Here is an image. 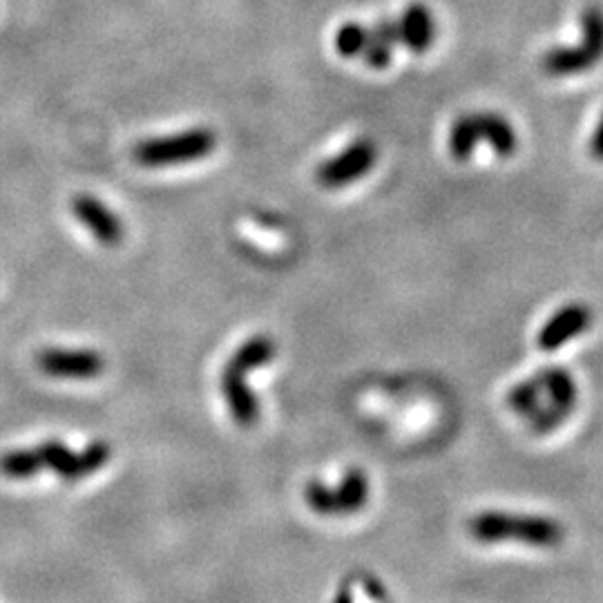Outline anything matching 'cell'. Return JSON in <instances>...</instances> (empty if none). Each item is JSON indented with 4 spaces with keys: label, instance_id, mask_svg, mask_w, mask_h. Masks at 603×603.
I'll return each mask as SVG.
<instances>
[{
    "label": "cell",
    "instance_id": "1",
    "mask_svg": "<svg viewBox=\"0 0 603 603\" xmlns=\"http://www.w3.org/2000/svg\"><path fill=\"white\" fill-rule=\"evenodd\" d=\"M579 387L563 367H548L507 391V407L519 416L530 432L545 436L559 429L577 407Z\"/></svg>",
    "mask_w": 603,
    "mask_h": 603
},
{
    "label": "cell",
    "instance_id": "2",
    "mask_svg": "<svg viewBox=\"0 0 603 603\" xmlns=\"http://www.w3.org/2000/svg\"><path fill=\"white\" fill-rule=\"evenodd\" d=\"M467 534L476 543H523L528 548L552 550L566 541V528L550 516L487 510L467 521Z\"/></svg>",
    "mask_w": 603,
    "mask_h": 603
},
{
    "label": "cell",
    "instance_id": "3",
    "mask_svg": "<svg viewBox=\"0 0 603 603\" xmlns=\"http://www.w3.org/2000/svg\"><path fill=\"white\" fill-rule=\"evenodd\" d=\"M483 141L499 157H512L519 148V134L510 119L499 112L478 110L465 112L452 123L447 134L449 155L458 161H467Z\"/></svg>",
    "mask_w": 603,
    "mask_h": 603
},
{
    "label": "cell",
    "instance_id": "4",
    "mask_svg": "<svg viewBox=\"0 0 603 603\" xmlns=\"http://www.w3.org/2000/svg\"><path fill=\"white\" fill-rule=\"evenodd\" d=\"M603 59V9L588 7L581 14V36L574 45H557L541 56V70L552 79L588 72Z\"/></svg>",
    "mask_w": 603,
    "mask_h": 603
},
{
    "label": "cell",
    "instance_id": "5",
    "mask_svg": "<svg viewBox=\"0 0 603 603\" xmlns=\"http://www.w3.org/2000/svg\"><path fill=\"white\" fill-rule=\"evenodd\" d=\"M396 47H400V36L396 18L378 21L376 25L347 23L335 34V50L344 59H358L371 70H385L394 61Z\"/></svg>",
    "mask_w": 603,
    "mask_h": 603
},
{
    "label": "cell",
    "instance_id": "6",
    "mask_svg": "<svg viewBox=\"0 0 603 603\" xmlns=\"http://www.w3.org/2000/svg\"><path fill=\"white\" fill-rule=\"evenodd\" d=\"M217 146V137L210 128H193L170 137L146 139L134 148V159L141 166L164 168L172 164H186L208 157Z\"/></svg>",
    "mask_w": 603,
    "mask_h": 603
},
{
    "label": "cell",
    "instance_id": "7",
    "mask_svg": "<svg viewBox=\"0 0 603 603\" xmlns=\"http://www.w3.org/2000/svg\"><path fill=\"white\" fill-rule=\"evenodd\" d=\"M371 499V481L360 467H351L344 472L338 485H324L320 481H309L304 487V501L315 514L320 516H349L360 510Z\"/></svg>",
    "mask_w": 603,
    "mask_h": 603
},
{
    "label": "cell",
    "instance_id": "8",
    "mask_svg": "<svg viewBox=\"0 0 603 603\" xmlns=\"http://www.w3.org/2000/svg\"><path fill=\"white\" fill-rule=\"evenodd\" d=\"M378 164V146L376 141L369 137L353 139L347 148H342L338 155L324 159L315 170L320 186L340 190L351 184H356L358 179L367 177L369 172Z\"/></svg>",
    "mask_w": 603,
    "mask_h": 603
},
{
    "label": "cell",
    "instance_id": "9",
    "mask_svg": "<svg viewBox=\"0 0 603 603\" xmlns=\"http://www.w3.org/2000/svg\"><path fill=\"white\" fill-rule=\"evenodd\" d=\"M592 322H595V313H592L588 304L570 302L550 315V320L543 324L539 335H536V344L545 353L559 351L574 338L588 333Z\"/></svg>",
    "mask_w": 603,
    "mask_h": 603
},
{
    "label": "cell",
    "instance_id": "10",
    "mask_svg": "<svg viewBox=\"0 0 603 603\" xmlns=\"http://www.w3.org/2000/svg\"><path fill=\"white\" fill-rule=\"evenodd\" d=\"M38 371L52 378H97L105 369L101 353L90 349H43L36 356Z\"/></svg>",
    "mask_w": 603,
    "mask_h": 603
},
{
    "label": "cell",
    "instance_id": "11",
    "mask_svg": "<svg viewBox=\"0 0 603 603\" xmlns=\"http://www.w3.org/2000/svg\"><path fill=\"white\" fill-rule=\"evenodd\" d=\"M72 213L79 222L88 228L99 244L117 246L123 239L121 219L105 208L97 197L92 195H76L72 199Z\"/></svg>",
    "mask_w": 603,
    "mask_h": 603
},
{
    "label": "cell",
    "instance_id": "12",
    "mask_svg": "<svg viewBox=\"0 0 603 603\" xmlns=\"http://www.w3.org/2000/svg\"><path fill=\"white\" fill-rule=\"evenodd\" d=\"M396 27L400 36V47H405V50L414 54L427 52L429 47L434 45L438 34V25L432 9L423 3H414L409 5L405 12H400L396 16Z\"/></svg>",
    "mask_w": 603,
    "mask_h": 603
},
{
    "label": "cell",
    "instance_id": "13",
    "mask_svg": "<svg viewBox=\"0 0 603 603\" xmlns=\"http://www.w3.org/2000/svg\"><path fill=\"white\" fill-rule=\"evenodd\" d=\"M222 391L237 425L251 427L257 423L260 402H257L253 389L246 385V373L228 365L222 373Z\"/></svg>",
    "mask_w": 603,
    "mask_h": 603
},
{
    "label": "cell",
    "instance_id": "14",
    "mask_svg": "<svg viewBox=\"0 0 603 603\" xmlns=\"http://www.w3.org/2000/svg\"><path fill=\"white\" fill-rule=\"evenodd\" d=\"M38 458H41L43 467L52 469L54 474H59L67 481H74V478H83V465H81V456L74 454L70 447H65L59 440H45V443L38 445Z\"/></svg>",
    "mask_w": 603,
    "mask_h": 603
},
{
    "label": "cell",
    "instance_id": "15",
    "mask_svg": "<svg viewBox=\"0 0 603 603\" xmlns=\"http://www.w3.org/2000/svg\"><path fill=\"white\" fill-rule=\"evenodd\" d=\"M275 342L268 338V335H253V338H248L242 347H239L228 365L239 369L242 373L255 371L260 367H266L268 362L275 358Z\"/></svg>",
    "mask_w": 603,
    "mask_h": 603
},
{
    "label": "cell",
    "instance_id": "16",
    "mask_svg": "<svg viewBox=\"0 0 603 603\" xmlns=\"http://www.w3.org/2000/svg\"><path fill=\"white\" fill-rule=\"evenodd\" d=\"M43 469L36 449H14L0 456V474L7 478H32Z\"/></svg>",
    "mask_w": 603,
    "mask_h": 603
},
{
    "label": "cell",
    "instance_id": "17",
    "mask_svg": "<svg viewBox=\"0 0 603 603\" xmlns=\"http://www.w3.org/2000/svg\"><path fill=\"white\" fill-rule=\"evenodd\" d=\"M81 456V465H83V474H94L110 461V445L103 443V440H94L88 447L79 454Z\"/></svg>",
    "mask_w": 603,
    "mask_h": 603
},
{
    "label": "cell",
    "instance_id": "18",
    "mask_svg": "<svg viewBox=\"0 0 603 603\" xmlns=\"http://www.w3.org/2000/svg\"><path fill=\"white\" fill-rule=\"evenodd\" d=\"M360 581H362V588H365V592H367L371 601L387 603V588H385V583L373 577V574H362Z\"/></svg>",
    "mask_w": 603,
    "mask_h": 603
},
{
    "label": "cell",
    "instance_id": "19",
    "mask_svg": "<svg viewBox=\"0 0 603 603\" xmlns=\"http://www.w3.org/2000/svg\"><path fill=\"white\" fill-rule=\"evenodd\" d=\"M588 148H590V155L592 157H595L597 161H603V117L599 119L595 132H592Z\"/></svg>",
    "mask_w": 603,
    "mask_h": 603
},
{
    "label": "cell",
    "instance_id": "20",
    "mask_svg": "<svg viewBox=\"0 0 603 603\" xmlns=\"http://www.w3.org/2000/svg\"><path fill=\"white\" fill-rule=\"evenodd\" d=\"M335 603H353V592H351V583L347 581L344 586L340 588L338 597H335Z\"/></svg>",
    "mask_w": 603,
    "mask_h": 603
}]
</instances>
